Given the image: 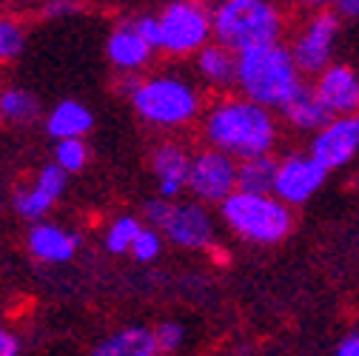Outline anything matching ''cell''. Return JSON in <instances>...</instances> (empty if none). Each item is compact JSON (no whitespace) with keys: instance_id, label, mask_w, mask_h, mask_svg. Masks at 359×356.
Segmentation results:
<instances>
[{"instance_id":"cell-23","label":"cell","mask_w":359,"mask_h":356,"mask_svg":"<svg viewBox=\"0 0 359 356\" xmlns=\"http://www.w3.org/2000/svg\"><path fill=\"white\" fill-rule=\"evenodd\" d=\"M146 228V222L140 217H131V214H123V217H114L106 228V237H103V245L109 254H131L134 242H137L140 231Z\"/></svg>"},{"instance_id":"cell-2","label":"cell","mask_w":359,"mask_h":356,"mask_svg":"<svg viewBox=\"0 0 359 356\" xmlns=\"http://www.w3.org/2000/svg\"><path fill=\"white\" fill-rule=\"evenodd\" d=\"M131 109L146 125L163 128V131H177L203 120L208 100L203 88L171 71H157L149 77H140L137 88L131 92Z\"/></svg>"},{"instance_id":"cell-16","label":"cell","mask_w":359,"mask_h":356,"mask_svg":"<svg viewBox=\"0 0 359 356\" xmlns=\"http://www.w3.org/2000/svg\"><path fill=\"white\" fill-rule=\"evenodd\" d=\"M26 248L37 262L60 265L74 259V254L80 251V237L55 226V222H37L26 234Z\"/></svg>"},{"instance_id":"cell-10","label":"cell","mask_w":359,"mask_h":356,"mask_svg":"<svg viewBox=\"0 0 359 356\" xmlns=\"http://www.w3.org/2000/svg\"><path fill=\"white\" fill-rule=\"evenodd\" d=\"M194 149H189L177 137H163L149 151V165L157 177V197L174 203L183 191H189V174H191Z\"/></svg>"},{"instance_id":"cell-20","label":"cell","mask_w":359,"mask_h":356,"mask_svg":"<svg viewBox=\"0 0 359 356\" xmlns=\"http://www.w3.org/2000/svg\"><path fill=\"white\" fill-rule=\"evenodd\" d=\"M49 137L60 140H83L95 125V114L88 111L80 100H60L43 120Z\"/></svg>"},{"instance_id":"cell-19","label":"cell","mask_w":359,"mask_h":356,"mask_svg":"<svg viewBox=\"0 0 359 356\" xmlns=\"http://www.w3.org/2000/svg\"><path fill=\"white\" fill-rule=\"evenodd\" d=\"M280 114H283V120L291 128H297V131H313V135L323 131L334 120L328 114V109L320 103L317 92H313V85H308V83H302V88L280 109Z\"/></svg>"},{"instance_id":"cell-27","label":"cell","mask_w":359,"mask_h":356,"mask_svg":"<svg viewBox=\"0 0 359 356\" xmlns=\"http://www.w3.org/2000/svg\"><path fill=\"white\" fill-rule=\"evenodd\" d=\"M154 339H157L160 353H174L180 345L186 342V328L180 322H160L154 328Z\"/></svg>"},{"instance_id":"cell-24","label":"cell","mask_w":359,"mask_h":356,"mask_svg":"<svg viewBox=\"0 0 359 356\" xmlns=\"http://www.w3.org/2000/svg\"><path fill=\"white\" fill-rule=\"evenodd\" d=\"M26 46V29L20 20L0 15V63H12Z\"/></svg>"},{"instance_id":"cell-1","label":"cell","mask_w":359,"mask_h":356,"mask_svg":"<svg viewBox=\"0 0 359 356\" xmlns=\"http://www.w3.org/2000/svg\"><path fill=\"white\" fill-rule=\"evenodd\" d=\"M197 131L205 149L222 151L237 163L271 154L280 137L277 117L243 95L211 97Z\"/></svg>"},{"instance_id":"cell-8","label":"cell","mask_w":359,"mask_h":356,"mask_svg":"<svg viewBox=\"0 0 359 356\" xmlns=\"http://www.w3.org/2000/svg\"><path fill=\"white\" fill-rule=\"evenodd\" d=\"M339 34V15L334 9H317L308 15L291 34H288V49L294 55V63L302 74L320 77L331 66L334 40Z\"/></svg>"},{"instance_id":"cell-6","label":"cell","mask_w":359,"mask_h":356,"mask_svg":"<svg viewBox=\"0 0 359 356\" xmlns=\"http://www.w3.org/2000/svg\"><path fill=\"white\" fill-rule=\"evenodd\" d=\"M143 222L160 231L171 245L186 251H208L214 245V217L203 203H168L154 197L143 205Z\"/></svg>"},{"instance_id":"cell-5","label":"cell","mask_w":359,"mask_h":356,"mask_svg":"<svg viewBox=\"0 0 359 356\" xmlns=\"http://www.w3.org/2000/svg\"><path fill=\"white\" fill-rule=\"evenodd\" d=\"M222 222L251 245H277L294 228V211L274 194L234 191L219 205Z\"/></svg>"},{"instance_id":"cell-28","label":"cell","mask_w":359,"mask_h":356,"mask_svg":"<svg viewBox=\"0 0 359 356\" xmlns=\"http://www.w3.org/2000/svg\"><path fill=\"white\" fill-rule=\"evenodd\" d=\"M134 26H137L140 37L149 43V46L154 52L163 49V29H160V15H137V18H131Z\"/></svg>"},{"instance_id":"cell-29","label":"cell","mask_w":359,"mask_h":356,"mask_svg":"<svg viewBox=\"0 0 359 356\" xmlns=\"http://www.w3.org/2000/svg\"><path fill=\"white\" fill-rule=\"evenodd\" d=\"M0 356H20V339L6 325H0Z\"/></svg>"},{"instance_id":"cell-22","label":"cell","mask_w":359,"mask_h":356,"mask_svg":"<svg viewBox=\"0 0 359 356\" xmlns=\"http://www.w3.org/2000/svg\"><path fill=\"white\" fill-rule=\"evenodd\" d=\"M277 168H280V160L274 154L243 160L240 163V191H248V194H274Z\"/></svg>"},{"instance_id":"cell-13","label":"cell","mask_w":359,"mask_h":356,"mask_svg":"<svg viewBox=\"0 0 359 356\" xmlns=\"http://www.w3.org/2000/svg\"><path fill=\"white\" fill-rule=\"evenodd\" d=\"M356 151H359V117H334L323 131L313 135L308 149V154L325 171L351 163Z\"/></svg>"},{"instance_id":"cell-31","label":"cell","mask_w":359,"mask_h":356,"mask_svg":"<svg viewBox=\"0 0 359 356\" xmlns=\"http://www.w3.org/2000/svg\"><path fill=\"white\" fill-rule=\"evenodd\" d=\"M334 12L339 18H359V0H339L334 6Z\"/></svg>"},{"instance_id":"cell-14","label":"cell","mask_w":359,"mask_h":356,"mask_svg":"<svg viewBox=\"0 0 359 356\" xmlns=\"http://www.w3.org/2000/svg\"><path fill=\"white\" fill-rule=\"evenodd\" d=\"M311 85L331 117H359V77L345 63H331Z\"/></svg>"},{"instance_id":"cell-12","label":"cell","mask_w":359,"mask_h":356,"mask_svg":"<svg viewBox=\"0 0 359 356\" xmlns=\"http://www.w3.org/2000/svg\"><path fill=\"white\" fill-rule=\"evenodd\" d=\"M66 183H69V174L63 168H57L55 163H46L34 174V180L29 186H20L15 191V211L37 226V222L57 205V200L66 191Z\"/></svg>"},{"instance_id":"cell-26","label":"cell","mask_w":359,"mask_h":356,"mask_svg":"<svg viewBox=\"0 0 359 356\" xmlns=\"http://www.w3.org/2000/svg\"><path fill=\"white\" fill-rule=\"evenodd\" d=\"M160 254H163V234L146 226L140 231L137 242H134V248H131V256L137 259V262H154Z\"/></svg>"},{"instance_id":"cell-25","label":"cell","mask_w":359,"mask_h":356,"mask_svg":"<svg viewBox=\"0 0 359 356\" xmlns=\"http://www.w3.org/2000/svg\"><path fill=\"white\" fill-rule=\"evenodd\" d=\"M88 163V146L83 140H60L55 143V165L63 168L66 174L83 171Z\"/></svg>"},{"instance_id":"cell-3","label":"cell","mask_w":359,"mask_h":356,"mask_svg":"<svg viewBox=\"0 0 359 356\" xmlns=\"http://www.w3.org/2000/svg\"><path fill=\"white\" fill-rule=\"evenodd\" d=\"M302 71L297 69L285 43L257 46L237 55V95L268 111L283 109L302 88Z\"/></svg>"},{"instance_id":"cell-7","label":"cell","mask_w":359,"mask_h":356,"mask_svg":"<svg viewBox=\"0 0 359 356\" xmlns=\"http://www.w3.org/2000/svg\"><path fill=\"white\" fill-rule=\"evenodd\" d=\"M163 55L168 57H197L214 43V15L211 6L197 0H171L160 9Z\"/></svg>"},{"instance_id":"cell-11","label":"cell","mask_w":359,"mask_h":356,"mask_svg":"<svg viewBox=\"0 0 359 356\" xmlns=\"http://www.w3.org/2000/svg\"><path fill=\"white\" fill-rule=\"evenodd\" d=\"M328 171L313 160L308 151H291L280 160L277 168V183H274V197L283 200L288 208L308 203L325 183Z\"/></svg>"},{"instance_id":"cell-9","label":"cell","mask_w":359,"mask_h":356,"mask_svg":"<svg viewBox=\"0 0 359 356\" xmlns=\"http://www.w3.org/2000/svg\"><path fill=\"white\" fill-rule=\"evenodd\" d=\"M189 191L203 205H222L234 191H240V163L214 149H194Z\"/></svg>"},{"instance_id":"cell-17","label":"cell","mask_w":359,"mask_h":356,"mask_svg":"<svg viewBox=\"0 0 359 356\" xmlns=\"http://www.w3.org/2000/svg\"><path fill=\"white\" fill-rule=\"evenodd\" d=\"M194 71L200 83L217 97L231 95V88H237V55L226 46H219V43H211L194 57Z\"/></svg>"},{"instance_id":"cell-15","label":"cell","mask_w":359,"mask_h":356,"mask_svg":"<svg viewBox=\"0 0 359 356\" xmlns=\"http://www.w3.org/2000/svg\"><path fill=\"white\" fill-rule=\"evenodd\" d=\"M106 55H109V63L117 69V74H137V77H143V69H149V63H151V57L157 52L140 37L134 20H120L109 32Z\"/></svg>"},{"instance_id":"cell-30","label":"cell","mask_w":359,"mask_h":356,"mask_svg":"<svg viewBox=\"0 0 359 356\" xmlns=\"http://www.w3.org/2000/svg\"><path fill=\"white\" fill-rule=\"evenodd\" d=\"M337 356H359V334L345 336V339L337 345Z\"/></svg>"},{"instance_id":"cell-4","label":"cell","mask_w":359,"mask_h":356,"mask_svg":"<svg viewBox=\"0 0 359 356\" xmlns=\"http://www.w3.org/2000/svg\"><path fill=\"white\" fill-rule=\"evenodd\" d=\"M214 15V43L243 55L257 46L283 43L288 29V15L283 6L268 0H222L211 6Z\"/></svg>"},{"instance_id":"cell-32","label":"cell","mask_w":359,"mask_h":356,"mask_svg":"<svg viewBox=\"0 0 359 356\" xmlns=\"http://www.w3.org/2000/svg\"><path fill=\"white\" fill-rule=\"evenodd\" d=\"M74 9H77L74 4H49V6H43V12H46L49 18L52 15H60V12H74Z\"/></svg>"},{"instance_id":"cell-21","label":"cell","mask_w":359,"mask_h":356,"mask_svg":"<svg viewBox=\"0 0 359 356\" xmlns=\"http://www.w3.org/2000/svg\"><path fill=\"white\" fill-rule=\"evenodd\" d=\"M40 100L34 92L20 85H6L0 88V123L9 125H29L40 117Z\"/></svg>"},{"instance_id":"cell-18","label":"cell","mask_w":359,"mask_h":356,"mask_svg":"<svg viewBox=\"0 0 359 356\" xmlns=\"http://www.w3.org/2000/svg\"><path fill=\"white\" fill-rule=\"evenodd\" d=\"M88 356H160L154 328L128 325L100 339Z\"/></svg>"}]
</instances>
